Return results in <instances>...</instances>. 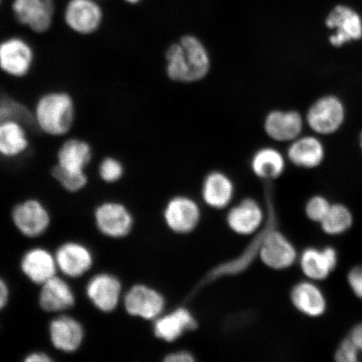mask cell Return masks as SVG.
<instances>
[{"label":"cell","mask_w":362,"mask_h":362,"mask_svg":"<svg viewBox=\"0 0 362 362\" xmlns=\"http://www.w3.org/2000/svg\"><path fill=\"white\" fill-rule=\"evenodd\" d=\"M194 361L191 353L187 351H178L170 353L165 356L166 362H192Z\"/></svg>","instance_id":"34"},{"label":"cell","mask_w":362,"mask_h":362,"mask_svg":"<svg viewBox=\"0 0 362 362\" xmlns=\"http://www.w3.org/2000/svg\"><path fill=\"white\" fill-rule=\"evenodd\" d=\"M99 178L106 184H115L123 179L125 166L115 156L110 155L102 158L98 165Z\"/></svg>","instance_id":"29"},{"label":"cell","mask_w":362,"mask_h":362,"mask_svg":"<svg viewBox=\"0 0 362 362\" xmlns=\"http://www.w3.org/2000/svg\"><path fill=\"white\" fill-rule=\"evenodd\" d=\"M75 303V293L70 285L57 275L42 285L39 304L43 310L57 313L70 310Z\"/></svg>","instance_id":"22"},{"label":"cell","mask_w":362,"mask_h":362,"mask_svg":"<svg viewBox=\"0 0 362 362\" xmlns=\"http://www.w3.org/2000/svg\"><path fill=\"white\" fill-rule=\"evenodd\" d=\"M305 126V116L293 110L271 111L264 121L266 135L279 143L293 141L303 134Z\"/></svg>","instance_id":"12"},{"label":"cell","mask_w":362,"mask_h":362,"mask_svg":"<svg viewBox=\"0 0 362 362\" xmlns=\"http://www.w3.org/2000/svg\"><path fill=\"white\" fill-rule=\"evenodd\" d=\"M12 220L21 234L34 238L47 232L51 216L42 202L28 199L13 207Z\"/></svg>","instance_id":"11"},{"label":"cell","mask_w":362,"mask_h":362,"mask_svg":"<svg viewBox=\"0 0 362 362\" xmlns=\"http://www.w3.org/2000/svg\"><path fill=\"white\" fill-rule=\"evenodd\" d=\"M95 223L102 234L111 238H122L130 233L134 218L129 209L120 202H106L95 211Z\"/></svg>","instance_id":"10"},{"label":"cell","mask_w":362,"mask_h":362,"mask_svg":"<svg viewBox=\"0 0 362 362\" xmlns=\"http://www.w3.org/2000/svg\"><path fill=\"white\" fill-rule=\"evenodd\" d=\"M165 220L174 233L187 234L197 228L201 218L200 208L187 197H176L167 204Z\"/></svg>","instance_id":"17"},{"label":"cell","mask_w":362,"mask_h":362,"mask_svg":"<svg viewBox=\"0 0 362 362\" xmlns=\"http://www.w3.org/2000/svg\"><path fill=\"white\" fill-rule=\"evenodd\" d=\"M347 282L355 296L362 300V265L350 270L347 275Z\"/></svg>","instance_id":"33"},{"label":"cell","mask_w":362,"mask_h":362,"mask_svg":"<svg viewBox=\"0 0 362 362\" xmlns=\"http://www.w3.org/2000/svg\"><path fill=\"white\" fill-rule=\"evenodd\" d=\"M127 313L144 320L158 318L165 309V301L160 293L144 284H136L125 294Z\"/></svg>","instance_id":"14"},{"label":"cell","mask_w":362,"mask_h":362,"mask_svg":"<svg viewBox=\"0 0 362 362\" xmlns=\"http://www.w3.org/2000/svg\"><path fill=\"white\" fill-rule=\"evenodd\" d=\"M57 268L67 277L80 278L92 269L93 256L83 244L68 242L59 247L56 252Z\"/></svg>","instance_id":"18"},{"label":"cell","mask_w":362,"mask_h":362,"mask_svg":"<svg viewBox=\"0 0 362 362\" xmlns=\"http://www.w3.org/2000/svg\"><path fill=\"white\" fill-rule=\"evenodd\" d=\"M259 255L267 267L276 270L288 269L297 259L296 247L284 234L272 228V223L265 228Z\"/></svg>","instance_id":"9"},{"label":"cell","mask_w":362,"mask_h":362,"mask_svg":"<svg viewBox=\"0 0 362 362\" xmlns=\"http://www.w3.org/2000/svg\"><path fill=\"white\" fill-rule=\"evenodd\" d=\"M3 120V117L0 115V121Z\"/></svg>","instance_id":"40"},{"label":"cell","mask_w":362,"mask_h":362,"mask_svg":"<svg viewBox=\"0 0 362 362\" xmlns=\"http://www.w3.org/2000/svg\"><path fill=\"white\" fill-rule=\"evenodd\" d=\"M64 22L76 35H93L101 29L103 11L95 0H70L65 8Z\"/></svg>","instance_id":"8"},{"label":"cell","mask_w":362,"mask_h":362,"mask_svg":"<svg viewBox=\"0 0 362 362\" xmlns=\"http://www.w3.org/2000/svg\"><path fill=\"white\" fill-rule=\"evenodd\" d=\"M361 352L350 337L343 339L334 354V360L339 362H356Z\"/></svg>","instance_id":"32"},{"label":"cell","mask_w":362,"mask_h":362,"mask_svg":"<svg viewBox=\"0 0 362 362\" xmlns=\"http://www.w3.org/2000/svg\"><path fill=\"white\" fill-rule=\"evenodd\" d=\"M124 1L131 4H136L141 1V0H124Z\"/></svg>","instance_id":"38"},{"label":"cell","mask_w":362,"mask_h":362,"mask_svg":"<svg viewBox=\"0 0 362 362\" xmlns=\"http://www.w3.org/2000/svg\"><path fill=\"white\" fill-rule=\"evenodd\" d=\"M352 224V214L342 204H332L328 214L320 223L321 228L328 235L345 233L351 228Z\"/></svg>","instance_id":"28"},{"label":"cell","mask_w":362,"mask_h":362,"mask_svg":"<svg viewBox=\"0 0 362 362\" xmlns=\"http://www.w3.org/2000/svg\"><path fill=\"white\" fill-rule=\"evenodd\" d=\"M12 11L16 21L35 34H47L52 28L54 0H13Z\"/></svg>","instance_id":"7"},{"label":"cell","mask_w":362,"mask_h":362,"mask_svg":"<svg viewBox=\"0 0 362 362\" xmlns=\"http://www.w3.org/2000/svg\"><path fill=\"white\" fill-rule=\"evenodd\" d=\"M332 204L323 196H315L308 201L305 214L311 221L320 223L328 214Z\"/></svg>","instance_id":"31"},{"label":"cell","mask_w":362,"mask_h":362,"mask_svg":"<svg viewBox=\"0 0 362 362\" xmlns=\"http://www.w3.org/2000/svg\"><path fill=\"white\" fill-rule=\"evenodd\" d=\"M37 54L33 45L22 36L0 40V74L13 80H23L34 71Z\"/></svg>","instance_id":"4"},{"label":"cell","mask_w":362,"mask_h":362,"mask_svg":"<svg viewBox=\"0 0 362 362\" xmlns=\"http://www.w3.org/2000/svg\"><path fill=\"white\" fill-rule=\"evenodd\" d=\"M327 153V147L320 136L303 134L289 143L286 157L298 168L313 170L323 164Z\"/></svg>","instance_id":"13"},{"label":"cell","mask_w":362,"mask_h":362,"mask_svg":"<svg viewBox=\"0 0 362 362\" xmlns=\"http://www.w3.org/2000/svg\"><path fill=\"white\" fill-rule=\"evenodd\" d=\"M286 158L279 149L262 147L255 153L251 160V169L257 177L271 180L280 177L286 169Z\"/></svg>","instance_id":"27"},{"label":"cell","mask_w":362,"mask_h":362,"mask_svg":"<svg viewBox=\"0 0 362 362\" xmlns=\"http://www.w3.org/2000/svg\"><path fill=\"white\" fill-rule=\"evenodd\" d=\"M264 215L256 201L247 198L229 211V228L239 235H251L257 232L264 223Z\"/></svg>","instance_id":"23"},{"label":"cell","mask_w":362,"mask_h":362,"mask_svg":"<svg viewBox=\"0 0 362 362\" xmlns=\"http://www.w3.org/2000/svg\"><path fill=\"white\" fill-rule=\"evenodd\" d=\"M166 75L175 83L191 84L209 74L211 59L205 45L197 36H182L165 52Z\"/></svg>","instance_id":"2"},{"label":"cell","mask_w":362,"mask_h":362,"mask_svg":"<svg viewBox=\"0 0 362 362\" xmlns=\"http://www.w3.org/2000/svg\"><path fill=\"white\" fill-rule=\"evenodd\" d=\"M29 128L16 119L0 121V158L17 160L28 153L31 146Z\"/></svg>","instance_id":"15"},{"label":"cell","mask_w":362,"mask_h":362,"mask_svg":"<svg viewBox=\"0 0 362 362\" xmlns=\"http://www.w3.org/2000/svg\"><path fill=\"white\" fill-rule=\"evenodd\" d=\"M52 358L47 353L42 351H35L27 355L25 358V362H51Z\"/></svg>","instance_id":"36"},{"label":"cell","mask_w":362,"mask_h":362,"mask_svg":"<svg viewBox=\"0 0 362 362\" xmlns=\"http://www.w3.org/2000/svg\"><path fill=\"white\" fill-rule=\"evenodd\" d=\"M234 184L228 175L221 171L211 172L202 185V198L206 205L223 209L228 206L234 196Z\"/></svg>","instance_id":"25"},{"label":"cell","mask_w":362,"mask_h":362,"mask_svg":"<svg viewBox=\"0 0 362 362\" xmlns=\"http://www.w3.org/2000/svg\"><path fill=\"white\" fill-rule=\"evenodd\" d=\"M197 320L185 308H179L169 315L160 317L153 325L156 337L166 342L176 341L185 332L197 328Z\"/></svg>","instance_id":"24"},{"label":"cell","mask_w":362,"mask_h":362,"mask_svg":"<svg viewBox=\"0 0 362 362\" xmlns=\"http://www.w3.org/2000/svg\"><path fill=\"white\" fill-rule=\"evenodd\" d=\"M352 341L356 344L359 349L362 352V323L356 325L354 328L351 330L350 336Z\"/></svg>","instance_id":"37"},{"label":"cell","mask_w":362,"mask_h":362,"mask_svg":"<svg viewBox=\"0 0 362 362\" xmlns=\"http://www.w3.org/2000/svg\"><path fill=\"white\" fill-rule=\"evenodd\" d=\"M21 268L27 279L38 285L55 277L58 269L55 255L42 247L26 252L22 257Z\"/></svg>","instance_id":"20"},{"label":"cell","mask_w":362,"mask_h":362,"mask_svg":"<svg viewBox=\"0 0 362 362\" xmlns=\"http://www.w3.org/2000/svg\"><path fill=\"white\" fill-rule=\"evenodd\" d=\"M51 175L54 180L64 189L66 192L70 193H78L87 187L89 181L88 175H72L66 173L58 169L55 165L52 166Z\"/></svg>","instance_id":"30"},{"label":"cell","mask_w":362,"mask_h":362,"mask_svg":"<svg viewBox=\"0 0 362 362\" xmlns=\"http://www.w3.org/2000/svg\"><path fill=\"white\" fill-rule=\"evenodd\" d=\"M291 301L302 314L319 317L327 309V298L320 288L312 282L298 283L292 289Z\"/></svg>","instance_id":"26"},{"label":"cell","mask_w":362,"mask_h":362,"mask_svg":"<svg viewBox=\"0 0 362 362\" xmlns=\"http://www.w3.org/2000/svg\"><path fill=\"white\" fill-rule=\"evenodd\" d=\"M49 339L57 350L72 353L78 351L83 342L84 329L74 317H57L49 325Z\"/></svg>","instance_id":"19"},{"label":"cell","mask_w":362,"mask_h":362,"mask_svg":"<svg viewBox=\"0 0 362 362\" xmlns=\"http://www.w3.org/2000/svg\"><path fill=\"white\" fill-rule=\"evenodd\" d=\"M34 128L52 139H65L78 120L76 99L65 89L45 90L36 98L33 108Z\"/></svg>","instance_id":"1"},{"label":"cell","mask_w":362,"mask_h":362,"mask_svg":"<svg viewBox=\"0 0 362 362\" xmlns=\"http://www.w3.org/2000/svg\"><path fill=\"white\" fill-rule=\"evenodd\" d=\"M325 25L332 35L329 43L334 48H341L348 44L362 40V17L349 6H337L328 13Z\"/></svg>","instance_id":"5"},{"label":"cell","mask_w":362,"mask_h":362,"mask_svg":"<svg viewBox=\"0 0 362 362\" xmlns=\"http://www.w3.org/2000/svg\"><path fill=\"white\" fill-rule=\"evenodd\" d=\"M10 298V288L4 280L0 278V310L6 307Z\"/></svg>","instance_id":"35"},{"label":"cell","mask_w":362,"mask_h":362,"mask_svg":"<svg viewBox=\"0 0 362 362\" xmlns=\"http://www.w3.org/2000/svg\"><path fill=\"white\" fill-rule=\"evenodd\" d=\"M304 116L312 134L325 137L337 134L345 125L347 107L339 95L327 93L317 98Z\"/></svg>","instance_id":"3"},{"label":"cell","mask_w":362,"mask_h":362,"mask_svg":"<svg viewBox=\"0 0 362 362\" xmlns=\"http://www.w3.org/2000/svg\"><path fill=\"white\" fill-rule=\"evenodd\" d=\"M88 300L96 309L110 313L117 309L121 300L122 284L116 276L103 273L89 280L86 288Z\"/></svg>","instance_id":"16"},{"label":"cell","mask_w":362,"mask_h":362,"mask_svg":"<svg viewBox=\"0 0 362 362\" xmlns=\"http://www.w3.org/2000/svg\"><path fill=\"white\" fill-rule=\"evenodd\" d=\"M359 146H360L361 151L362 152V130L359 134Z\"/></svg>","instance_id":"39"},{"label":"cell","mask_w":362,"mask_h":362,"mask_svg":"<svg viewBox=\"0 0 362 362\" xmlns=\"http://www.w3.org/2000/svg\"><path fill=\"white\" fill-rule=\"evenodd\" d=\"M94 158V148L88 139L79 136L63 139L56 151L55 165L72 175L87 174Z\"/></svg>","instance_id":"6"},{"label":"cell","mask_w":362,"mask_h":362,"mask_svg":"<svg viewBox=\"0 0 362 362\" xmlns=\"http://www.w3.org/2000/svg\"><path fill=\"white\" fill-rule=\"evenodd\" d=\"M337 262V252L332 247H327L323 250L307 248L303 252L300 259L303 273L313 281L327 279L330 273L336 269Z\"/></svg>","instance_id":"21"},{"label":"cell","mask_w":362,"mask_h":362,"mask_svg":"<svg viewBox=\"0 0 362 362\" xmlns=\"http://www.w3.org/2000/svg\"><path fill=\"white\" fill-rule=\"evenodd\" d=\"M0 4H1V0H0Z\"/></svg>","instance_id":"41"}]
</instances>
